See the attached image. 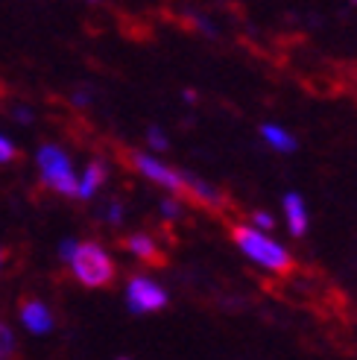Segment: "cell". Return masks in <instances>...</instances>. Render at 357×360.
I'll return each mask as SVG.
<instances>
[{"instance_id":"cell-1","label":"cell","mask_w":357,"mask_h":360,"mask_svg":"<svg viewBox=\"0 0 357 360\" xmlns=\"http://www.w3.org/2000/svg\"><path fill=\"white\" fill-rule=\"evenodd\" d=\"M235 243L240 246L243 255H249L255 264L266 266V269H273V273H290L293 269V258H290V252L284 249L281 243L270 240L264 235V231L258 229H249V226H235Z\"/></svg>"},{"instance_id":"cell-2","label":"cell","mask_w":357,"mask_h":360,"mask_svg":"<svg viewBox=\"0 0 357 360\" xmlns=\"http://www.w3.org/2000/svg\"><path fill=\"white\" fill-rule=\"evenodd\" d=\"M70 266H74L77 281L85 287H105L115 281V261L97 243H79L70 258Z\"/></svg>"},{"instance_id":"cell-3","label":"cell","mask_w":357,"mask_h":360,"mask_svg":"<svg viewBox=\"0 0 357 360\" xmlns=\"http://www.w3.org/2000/svg\"><path fill=\"white\" fill-rule=\"evenodd\" d=\"M39 170L50 191H56L62 196H77V176L70 170V158L59 147L44 143L39 150Z\"/></svg>"},{"instance_id":"cell-4","label":"cell","mask_w":357,"mask_h":360,"mask_svg":"<svg viewBox=\"0 0 357 360\" xmlns=\"http://www.w3.org/2000/svg\"><path fill=\"white\" fill-rule=\"evenodd\" d=\"M126 304H129L132 314H152V311H162L167 304V293L155 281H150L144 276H135L126 287Z\"/></svg>"},{"instance_id":"cell-5","label":"cell","mask_w":357,"mask_h":360,"mask_svg":"<svg viewBox=\"0 0 357 360\" xmlns=\"http://www.w3.org/2000/svg\"><path fill=\"white\" fill-rule=\"evenodd\" d=\"M129 158H132L135 170H138V173H144L150 182L167 188L170 193H182V191H185V173H178V170L162 165V161L152 158V155H147V153H132Z\"/></svg>"},{"instance_id":"cell-6","label":"cell","mask_w":357,"mask_h":360,"mask_svg":"<svg viewBox=\"0 0 357 360\" xmlns=\"http://www.w3.org/2000/svg\"><path fill=\"white\" fill-rule=\"evenodd\" d=\"M21 319H24V326H27L32 334H47V331L53 328L50 311L44 308L41 302H35V299H24V302H21Z\"/></svg>"},{"instance_id":"cell-7","label":"cell","mask_w":357,"mask_h":360,"mask_svg":"<svg viewBox=\"0 0 357 360\" xmlns=\"http://www.w3.org/2000/svg\"><path fill=\"white\" fill-rule=\"evenodd\" d=\"M284 211H287V226H290V235L301 238L308 231V211L305 202H301L299 193H287L284 196Z\"/></svg>"},{"instance_id":"cell-8","label":"cell","mask_w":357,"mask_h":360,"mask_svg":"<svg viewBox=\"0 0 357 360\" xmlns=\"http://www.w3.org/2000/svg\"><path fill=\"white\" fill-rule=\"evenodd\" d=\"M103 182H105V165H103V161H91V165L85 167L82 179L77 182V196H79V200H91V196L100 191Z\"/></svg>"},{"instance_id":"cell-9","label":"cell","mask_w":357,"mask_h":360,"mask_svg":"<svg viewBox=\"0 0 357 360\" xmlns=\"http://www.w3.org/2000/svg\"><path fill=\"white\" fill-rule=\"evenodd\" d=\"M185 191L193 196V200H200V202H205V205H211V208H217L223 200H220V193L214 191L211 185H205L202 179H193V176H188L185 173Z\"/></svg>"},{"instance_id":"cell-10","label":"cell","mask_w":357,"mask_h":360,"mask_svg":"<svg viewBox=\"0 0 357 360\" xmlns=\"http://www.w3.org/2000/svg\"><path fill=\"white\" fill-rule=\"evenodd\" d=\"M261 135H264V141L270 143V147H275L278 153H290V150L296 147V138H293L290 132H284L281 126H275V123H264V126H261Z\"/></svg>"},{"instance_id":"cell-11","label":"cell","mask_w":357,"mask_h":360,"mask_svg":"<svg viewBox=\"0 0 357 360\" xmlns=\"http://www.w3.org/2000/svg\"><path fill=\"white\" fill-rule=\"evenodd\" d=\"M126 249L132 252L135 258H141V261H158V249H155L152 238H147V235H132V238H126Z\"/></svg>"},{"instance_id":"cell-12","label":"cell","mask_w":357,"mask_h":360,"mask_svg":"<svg viewBox=\"0 0 357 360\" xmlns=\"http://www.w3.org/2000/svg\"><path fill=\"white\" fill-rule=\"evenodd\" d=\"M15 357V334L6 322H0V360H12Z\"/></svg>"},{"instance_id":"cell-13","label":"cell","mask_w":357,"mask_h":360,"mask_svg":"<svg viewBox=\"0 0 357 360\" xmlns=\"http://www.w3.org/2000/svg\"><path fill=\"white\" fill-rule=\"evenodd\" d=\"M21 158V153H18V147L9 141V138H4L0 135V165H12V161H18Z\"/></svg>"},{"instance_id":"cell-14","label":"cell","mask_w":357,"mask_h":360,"mask_svg":"<svg viewBox=\"0 0 357 360\" xmlns=\"http://www.w3.org/2000/svg\"><path fill=\"white\" fill-rule=\"evenodd\" d=\"M147 141H150V147H152V150H167V138H164V132L158 129V126H150Z\"/></svg>"},{"instance_id":"cell-15","label":"cell","mask_w":357,"mask_h":360,"mask_svg":"<svg viewBox=\"0 0 357 360\" xmlns=\"http://www.w3.org/2000/svg\"><path fill=\"white\" fill-rule=\"evenodd\" d=\"M77 246H79L77 240H65V243L59 246V258H62V261H70V258H74V252H77Z\"/></svg>"},{"instance_id":"cell-16","label":"cell","mask_w":357,"mask_h":360,"mask_svg":"<svg viewBox=\"0 0 357 360\" xmlns=\"http://www.w3.org/2000/svg\"><path fill=\"white\" fill-rule=\"evenodd\" d=\"M252 220H255L261 229H273V223H275V220H273V214H266V211H255V214H252Z\"/></svg>"},{"instance_id":"cell-17","label":"cell","mask_w":357,"mask_h":360,"mask_svg":"<svg viewBox=\"0 0 357 360\" xmlns=\"http://www.w3.org/2000/svg\"><path fill=\"white\" fill-rule=\"evenodd\" d=\"M162 214H164V217H178V214H182V208H178L176 200H164V202H162Z\"/></svg>"},{"instance_id":"cell-18","label":"cell","mask_w":357,"mask_h":360,"mask_svg":"<svg viewBox=\"0 0 357 360\" xmlns=\"http://www.w3.org/2000/svg\"><path fill=\"white\" fill-rule=\"evenodd\" d=\"M120 217H123V205L112 202V205H109V223H120Z\"/></svg>"},{"instance_id":"cell-19","label":"cell","mask_w":357,"mask_h":360,"mask_svg":"<svg viewBox=\"0 0 357 360\" xmlns=\"http://www.w3.org/2000/svg\"><path fill=\"white\" fill-rule=\"evenodd\" d=\"M120 360H126V357H120Z\"/></svg>"}]
</instances>
